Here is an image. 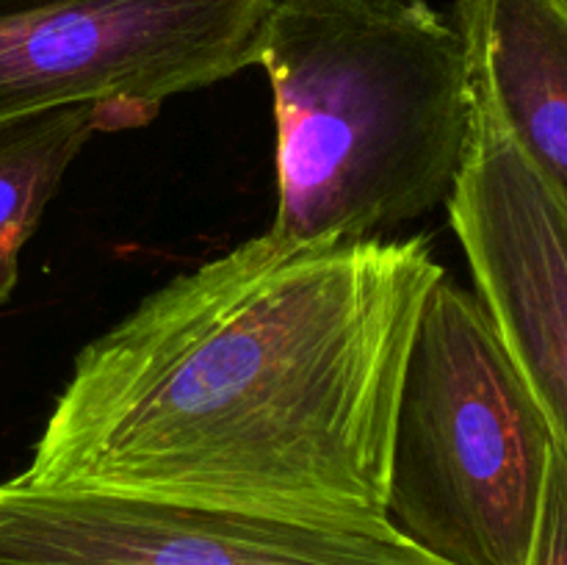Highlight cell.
I'll return each instance as SVG.
<instances>
[{"mask_svg":"<svg viewBox=\"0 0 567 565\" xmlns=\"http://www.w3.org/2000/svg\"><path fill=\"white\" fill-rule=\"evenodd\" d=\"M426 236L269 230L172 277L72 360L17 480L316 524L388 521Z\"/></svg>","mask_w":567,"mask_h":565,"instance_id":"obj_1","label":"cell"},{"mask_svg":"<svg viewBox=\"0 0 567 565\" xmlns=\"http://www.w3.org/2000/svg\"><path fill=\"white\" fill-rule=\"evenodd\" d=\"M255 64L275 114L271 236H388L446 205L474 100L430 0H277Z\"/></svg>","mask_w":567,"mask_h":565,"instance_id":"obj_2","label":"cell"},{"mask_svg":"<svg viewBox=\"0 0 567 565\" xmlns=\"http://www.w3.org/2000/svg\"><path fill=\"white\" fill-rule=\"evenodd\" d=\"M554 446L476 294L437 280L399 391L388 521L446 565H526Z\"/></svg>","mask_w":567,"mask_h":565,"instance_id":"obj_3","label":"cell"},{"mask_svg":"<svg viewBox=\"0 0 567 565\" xmlns=\"http://www.w3.org/2000/svg\"><path fill=\"white\" fill-rule=\"evenodd\" d=\"M277 0H0V120L94 103L147 125L255 66Z\"/></svg>","mask_w":567,"mask_h":565,"instance_id":"obj_4","label":"cell"},{"mask_svg":"<svg viewBox=\"0 0 567 565\" xmlns=\"http://www.w3.org/2000/svg\"><path fill=\"white\" fill-rule=\"evenodd\" d=\"M0 565H446L349 526L0 482Z\"/></svg>","mask_w":567,"mask_h":565,"instance_id":"obj_5","label":"cell"},{"mask_svg":"<svg viewBox=\"0 0 567 565\" xmlns=\"http://www.w3.org/2000/svg\"><path fill=\"white\" fill-rule=\"evenodd\" d=\"M446 214L476 299L567 449V210L476 105Z\"/></svg>","mask_w":567,"mask_h":565,"instance_id":"obj_6","label":"cell"},{"mask_svg":"<svg viewBox=\"0 0 567 565\" xmlns=\"http://www.w3.org/2000/svg\"><path fill=\"white\" fill-rule=\"evenodd\" d=\"M471 100L567 210V0H454Z\"/></svg>","mask_w":567,"mask_h":565,"instance_id":"obj_7","label":"cell"},{"mask_svg":"<svg viewBox=\"0 0 567 565\" xmlns=\"http://www.w3.org/2000/svg\"><path fill=\"white\" fill-rule=\"evenodd\" d=\"M138 127L122 109L75 103L0 120V305L20 280V253L37 233L72 161L94 133Z\"/></svg>","mask_w":567,"mask_h":565,"instance_id":"obj_8","label":"cell"},{"mask_svg":"<svg viewBox=\"0 0 567 565\" xmlns=\"http://www.w3.org/2000/svg\"><path fill=\"white\" fill-rule=\"evenodd\" d=\"M526 565H567V449L554 446Z\"/></svg>","mask_w":567,"mask_h":565,"instance_id":"obj_9","label":"cell"}]
</instances>
